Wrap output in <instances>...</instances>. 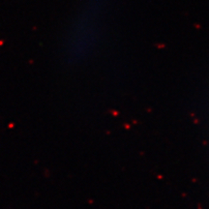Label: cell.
I'll return each mask as SVG.
<instances>
[{"instance_id": "1", "label": "cell", "mask_w": 209, "mask_h": 209, "mask_svg": "<svg viewBox=\"0 0 209 209\" xmlns=\"http://www.w3.org/2000/svg\"><path fill=\"white\" fill-rule=\"evenodd\" d=\"M107 0H85L74 18L66 39L71 62H83L96 51L105 31Z\"/></svg>"}]
</instances>
